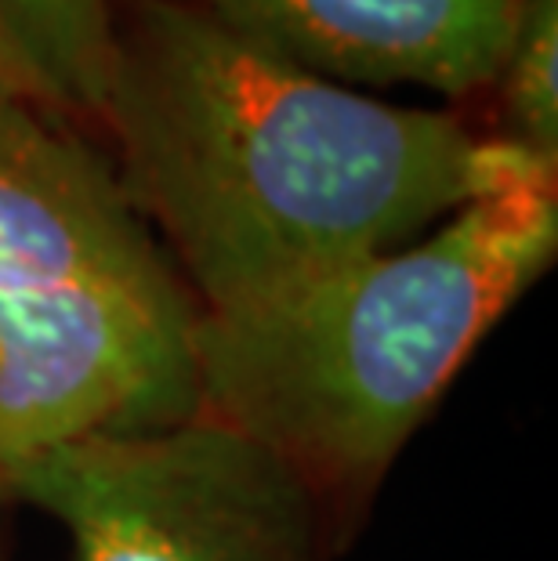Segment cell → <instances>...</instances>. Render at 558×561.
Returning a JSON list of instances; mask_svg holds the SVG:
<instances>
[{
	"instance_id": "cell-1",
	"label": "cell",
	"mask_w": 558,
	"mask_h": 561,
	"mask_svg": "<svg viewBox=\"0 0 558 561\" xmlns=\"http://www.w3.org/2000/svg\"><path fill=\"white\" fill-rule=\"evenodd\" d=\"M102 116L196 312L276 301L544 163L446 113L344 91L174 0H141L113 30Z\"/></svg>"
},
{
	"instance_id": "cell-2",
	"label": "cell",
	"mask_w": 558,
	"mask_h": 561,
	"mask_svg": "<svg viewBox=\"0 0 558 561\" xmlns=\"http://www.w3.org/2000/svg\"><path fill=\"white\" fill-rule=\"evenodd\" d=\"M555 250V167L533 163L429 240L243 312H196L200 410L269 446L312 489L371 485Z\"/></svg>"
},
{
	"instance_id": "cell-3",
	"label": "cell",
	"mask_w": 558,
	"mask_h": 561,
	"mask_svg": "<svg viewBox=\"0 0 558 561\" xmlns=\"http://www.w3.org/2000/svg\"><path fill=\"white\" fill-rule=\"evenodd\" d=\"M0 482L66 525L73 561H316V489L204 410L69 442Z\"/></svg>"
},
{
	"instance_id": "cell-4",
	"label": "cell",
	"mask_w": 558,
	"mask_h": 561,
	"mask_svg": "<svg viewBox=\"0 0 558 561\" xmlns=\"http://www.w3.org/2000/svg\"><path fill=\"white\" fill-rule=\"evenodd\" d=\"M193 322L94 286H0V471L196 413Z\"/></svg>"
},
{
	"instance_id": "cell-5",
	"label": "cell",
	"mask_w": 558,
	"mask_h": 561,
	"mask_svg": "<svg viewBox=\"0 0 558 561\" xmlns=\"http://www.w3.org/2000/svg\"><path fill=\"white\" fill-rule=\"evenodd\" d=\"M0 286H94L193 316L121 178L0 88Z\"/></svg>"
},
{
	"instance_id": "cell-6",
	"label": "cell",
	"mask_w": 558,
	"mask_h": 561,
	"mask_svg": "<svg viewBox=\"0 0 558 561\" xmlns=\"http://www.w3.org/2000/svg\"><path fill=\"white\" fill-rule=\"evenodd\" d=\"M308 73L471 94L497 83L526 0H174Z\"/></svg>"
},
{
	"instance_id": "cell-7",
	"label": "cell",
	"mask_w": 558,
	"mask_h": 561,
	"mask_svg": "<svg viewBox=\"0 0 558 561\" xmlns=\"http://www.w3.org/2000/svg\"><path fill=\"white\" fill-rule=\"evenodd\" d=\"M113 30L105 0H0V88L102 113Z\"/></svg>"
},
{
	"instance_id": "cell-8",
	"label": "cell",
	"mask_w": 558,
	"mask_h": 561,
	"mask_svg": "<svg viewBox=\"0 0 558 561\" xmlns=\"http://www.w3.org/2000/svg\"><path fill=\"white\" fill-rule=\"evenodd\" d=\"M508 141L529 157H558V0H526L512 51L504 58Z\"/></svg>"
}]
</instances>
